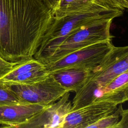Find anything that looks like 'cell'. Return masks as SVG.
Segmentation results:
<instances>
[{"instance_id": "10", "label": "cell", "mask_w": 128, "mask_h": 128, "mask_svg": "<svg viewBox=\"0 0 128 128\" xmlns=\"http://www.w3.org/2000/svg\"><path fill=\"white\" fill-rule=\"evenodd\" d=\"M101 101L117 105L128 101V70L116 77L99 92L94 102Z\"/></svg>"}, {"instance_id": "8", "label": "cell", "mask_w": 128, "mask_h": 128, "mask_svg": "<svg viewBox=\"0 0 128 128\" xmlns=\"http://www.w3.org/2000/svg\"><path fill=\"white\" fill-rule=\"evenodd\" d=\"M117 106L111 102H94L72 110L66 116L62 128H88L101 118L114 112Z\"/></svg>"}, {"instance_id": "21", "label": "cell", "mask_w": 128, "mask_h": 128, "mask_svg": "<svg viewBox=\"0 0 128 128\" xmlns=\"http://www.w3.org/2000/svg\"><path fill=\"white\" fill-rule=\"evenodd\" d=\"M126 6V9L128 10V0H122Z\"/></svg>"}, {"instance_id": "14", "label": "cell", "mask_w": 128, "mask_h": 128, "mask_svg": "<svg viewBox=\"0 0 128 128\" xmlns=\"http://www.w3.org/2000/svg\"><path fill=\"white\" fill-rule=\"evenodd\" d=\"M50 74L46 69L28 72L14 77L4 87L12 85L30 84L46 78Z\"/></svg>"}, {"instance_id": "15", "label": "cell", "mask_w": 128, "mask_h": 128, "mask_svg": "<svg viewBox=\"0 0 128 128\" xmlns=\"http://www.w3.org/2000/svg\"><path fill=\"white\" fill-rule=\"evenodd\" d=\"M122 108V104H120L114 112L101 118L88 128H116L120 120Z\"/></svg>"}, {"instance_id": "16", "label": "cell", "mask_w": 128, "mask_h": 128, "mask_svg": "<svg viewBox=\"0 0 128 128\" xmlns=\"http://www.w3.org/2000/svg\"><path fill=\"white\" fill-rule=\"evenodd\" d=\"M25 102L22 100L16 94L7 87L0 86V104H16Z\"/></svg>"}, {"instance_id": "13", "label": "cell", "mask_w": 128, "mask_h": 128, "mask_svg": "<svg viewBox=\"0 0 128 128\" xmlns=\"http://www.w3.org/2000/svg\"><path fill=\"white\" fill-rule=\"evenodd\" d=\"M44 64L34 57L16 64L6 72L0 74V86L4 87L11 79L23 73L36 70H45Z\"/></svg>"}, {"instance_id": "4", "label": "cell", "mask_w": 128, "mask_h": 128, "mask_svg": "<svg viewBox=\"0 0 128 128\" xmlns=\"http://www.w3.org/2000/svg\"><path fill=\"white\" fill-rule=\"evenodd\" d=\"M113 19L98 20L66 36L50 54L44 64L57 61L78 50L100 42L112 40L110 26Z\"/></svg>"}, {"instance_id": "19", "label": "cell", "mask_w": 128, "mask_h": 128, "mask_svg": "<svg viewBox=\"0 0 128 128\" xmlns=\"http://www.w3.org/2000/svg\"><path fill=\"white\" fill-rule=\"evenodd\" d=\"M16 64L18 63L6 61L0 56V74L6 72Z\"/></svg>"}, {"instance_id": "7", "label": "cell", "mask_w": 128, "mask_h": 128, "mask_svg": "<svg viewBox=\"0 0 128 128\" xmlns=\"http://www.w3.org/2000/svg\"><path fill=\"white\" fill-rule=\"evenodd\" d=\"M70 92H67L55 102L20 124L18 128H62L66 116L71 111Z\"/></svg>"}, {"instance_id": "17", "label": "cell", "mask_w": 128, "mask_h": 128, "mask_svg": "<svg viewBox=\"0 0 128 128\" xmlns=\"http://www.w3.org/2000/svg\"><path fill=\"white\" fill-rule=\"evenodd\" d=\"M101 3L113 8H116L124 10L126 6L122 0H98Z\"/></svg>"}, {"instance_id": "11", "label": "cell", "mask_w": 128, "mask_h": 128, "mask_svg": "<svg viewBox=\"0 0 128 128\" xmlns=\"http://www.w3.org/2000/svg\"><path fill=\"white\" fill-rule=\"evenodd\" d=\"M92 71L89 69L71 68L59 70L50 74L68 91L76 93L84 86Z\"/></svg>"}, {"instance_id": "1", "label": "cell", "mask_w": 128, "mask_h": 128, "mask_svg": "<svg viewBox=\"0 0 128 128\" xmlns=\"http://www.w3.org/2000/svg\"><path fill=\"white\" fill-rule=\"evenodd\" d=\"M54 18L43 0H0V56L16 63L34 57Z\"/></svg>"}, {"instance_id": "3", "label": "cell", "mask_w": 128, "mask_h": 128, "mask_svg": "<svg viewBox=\"0 0 128 128\" xmlns=\"http://www.w3.org/2000/svg\"><path fill=\"white\" fill-rule=\"evenodd\" d=\"M127 70L128 45L114 46L100 64L92 71L84 86L76 93L72 102V110L94 102L100 91L116 77Z\"/></svg>"}, {"instance_id": "9", "label": "cell", "mask_w": 128, "mask_h": 128, "mask_svg": "<svg viewBox=\"0 0 128 128\" xmlns=\"http://www.w3.org/2000/svg\"><path fill=\"white\" fill-rule=\"evenodd\" d=\"M47 106L28 102L0 104V124L3 128H18Z\"/></svg>"}, {"instance_id": "6", "label": "cell", "mask_w": 128, "mask_h": 128, "mask_svg": "<svg viewBox=\"0 0 128 128\" xmlns=\"http://www.w3.org/2000/svg\"><path fill=\"white\" fill-rule=\"evenodd\" d=\"M22 101L44 106L51 104L67 92L52 74L30 84L8 86Z\"/></svg>"}, {"instance_id": "12", "label": "cell", "mask_w": 128, "mask_h": 128, "mask_svg": "<svg viewBox=\"0 0 128 128\" xmlns=\"http://www.w3.org/2000/svg\"><path fill=\"white\" fill-rule=\"evenodd\" d=\"M98 3L101 2L98 0H58L54 12V18H60L90 9Z\"/></svg>"}, {"instance_id": "18", "label": "cell", "mask_w": 128, "mask_h": 128, "mask_svg": "<svg viewBox=\"0 0 128 128\" xmlns=\"http://www.w3.org/2000/svg\"><path fill=\"white\" fill-rule=\"evenodd\" d=\"M116 128H128V108H122L120 118Z\"/></svg>"}, {"instance_id": "5", "label": "cell", "mask_w": 128, "mask_h": 128, "mask_svg": "<svg viewBox=\"0 0 128 128\" xmlns=\"http://www.w3.org/2000/svg\"><path fill=\"white\" fill-rule=\"evenodd\" d=\"M114 46L112 40L92 44L73 52L60 60L44 64L49 74L62 69L78 68L94 70L102 62Z\"/></svg>"}, {"instance_id": "2", "label": "cell", "mask_w": 128, "mask_h": 128, "mask_svg": "<svg viewBox=\"0 0 128 128\" xmlns=\"http://www.w3.org/2000/svg\"><path fill=\"white\" fill-rule=\"evenodd\" d=\"M122 10L98 3L90 9L60 18H54L34 58L43 64L68 35L98 20L108 18L114 20L122 16Z\"/></svg>"}, {"instance_id": "20", "label": "cell", "mask_w": 128, "mask_h": 128, "mask_svg": "<svg viewBox=\"0 0 128 128\" xmlns=\"http://www.w3.org/2000/svg\"><path fill=\"white\" fill-rule=\"evenodd\" d=\"M43 0L54 12V10L57 6L58 0Z\"/></svg>"}]
</instances>
